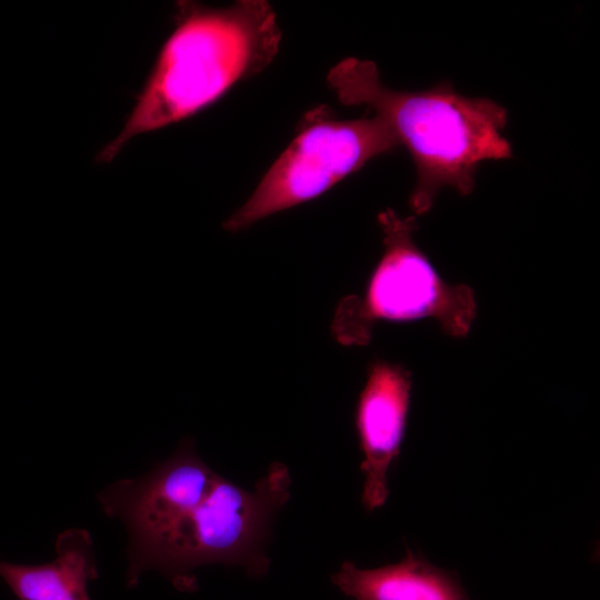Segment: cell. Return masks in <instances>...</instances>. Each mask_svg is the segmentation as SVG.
<instances>
[{"label": "cell", "mask_w": 600, "mask_h": 600, "mask_svg": "<svg viewBox=\"0 0 600 600\" xmlns=\"http://www.w3.org/2000/svg\"><path fill=\"white\" fill-rule=\"evenodd\" d=\"M290 486L289 469L276 461L252 491L246 490L213 471L186 438L150 472L114 482L97 499L108 517L127 527L129 588L154 569L181 591H192V570L208 563L264 573L270 522L289 500Z\"/></svg>", "instance_id": "cell-1"}, {"label": "cell", "mask_w": 600, "mask_h": 600, "mask_svg": "<svg viewBox=\"0 0 600 600\" xmlns=\"http://www.w3.org/2000/svg\"><path fill=\"white\" fill-rule=\"evenodd\" d=\"M176 8L173 31L97 163L111 162L138 136L208 108L236 83L262 72L279 51L282 33L268 1L241 0L226 8L179 1Z\"/></svg>", "instance_id": "cell-2"}, {"label": "cell", "mask_w": 600, "mask_h": 600, "mask_svg": "<svg viewBox=\"0 0 600 600\" xmlns=\"http://www.w3.org/2000/svg\"><path fill=\"white\" fill-rule=\"evenodd\" d=\"M327 81L344 106H366L407 148L417 172L409 197L414 217L431 210L439 191L472 193L481 162L512 157L503 136L507 110L487 98H470L443 81L423 91H399L380 79L373 61L346 58Z\"/></svg>", "instance_id": "cell-3"}, {"label": "cell", "mask_w": 600, "mask_h": 600, "mask_svg": "<svg viewBox=\"0 0 600 600\" xmlns=\"http://www.w3.org/2000/svg\"><path fill=\"white\" fill-rule=\"evenodd\" d=\"M383 252L363 293L348 296L337 306L331 332L342 346H367L377 322L431 319L452 338H466L477 318L473 289L448 283L414 242V216L387 209L378 214Z\"/></svg>", "instance_id": "cell-4"}, {"label": "cell", "mask_w": 600, "mask_h": 600, "mask_svg": "<svg viewBox=\"0 0 600 600\" xmlns=\"http://www.w3.org/2000/svg\"><path fill=\"white\" fill-rule=\"evenodd\" d=\"M399 147L392 130L377 116L339 120L328 107L316 108L304 116L296 138L222 227L239 232L311 201L370 160Z\"/></svg>", "instance_id": "cell-5"}, {"label": "cell", "mask_w": 600, "mask_h": 600, "mask_svg": "<svg viewBox=\"0 0 600 600\" xmlns=\"http://www.w3.org/2000/svg\"><path fill=\"white\" fill-rule=\"evenodd\" d=\"M412 388L411 372L402 364L372 361L356 409V428L363 453L361 500L368 511L388 497V471L399 456L407 427Z\"/></svg>", "instance_id": "cell-6"}, {"label": "cell", "mask_w": 600, "mask_h": 600, "mask_svg": "<svg viewBox=\"0 0 600 600\" xmlns=\"http://www.w3.org/2000/svg\"><path fill=\"white\" fill-rule=\"evenodd\" d=\"M56 558L41 564L0 560V577L19 600H91L88 582L98 578L93 542L84 529L59 533Z\"/></svg>", "instance_id": "cell-7"}, {"label": "cell", "mask_w": 600, "mask_h": 600, "mask_svg": "<svg viewBox=\"0 0 600 600\" xmlns=\"http://www.w3.org/2000/svg\"><path fill=\"white\" fill-rule=\"evenodd\" d=\"M331 579L354 600H469L452 577L410 551L401 561L374 569L344 561Z\"/></svg>", "instance_id": "cell-8"}]
</instances>
